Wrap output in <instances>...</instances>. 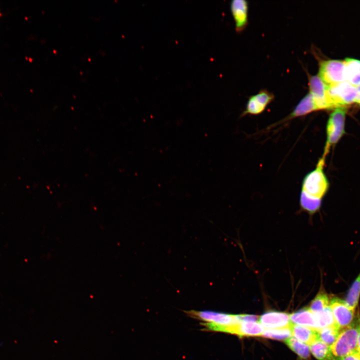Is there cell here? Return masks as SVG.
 I'll return each instance as SVG.
<instances>
[{
    "label": "cell",
    "mask_w": 360,
    "mask_h": 360,
    "mask_svg": "<svg viewBox=\"0 0 360 360\" xmlns=\"http://www.w3.org/2000/svg\"><path fill=\"white\" fill-rule=\"evenodd\" d=\"M358 315L356 320L350 326L342 330L336 340L330 346L336 360H340L358 350Z\"/></svg>",
    "instance_id": "6da1fadb"
},
{
    "label": "cell",
    "mask_w": 360,
    "mask_h": 360,
    "mask_svg": "<svg viewBox=\"0 0 360 360\" xmlns=\"http://www.w3.org/2000/svg\"><path fill=\"white\" fill-rule=\"evenodd\" d=\"M326 157L322 155L318 160L316 168L305 176L302 182V190L321 199L328 191L329 186L328 178L324 172Z\"/></svg>",
    "instance_id": "7a4b0ae2"
},
{
    "label": "cell",
    "mask_w": 360,
    "mask_h": 360,
    "mask_svg": "<svg viewBox=\"0 0 360 360\" xmlns=\"http://www.w3.org/2000/svg\"><path fill=\"white\" fill-rule=\"evenodd\" d=\"M358 96L357 86L346 81L328 86L327 98L330 108L356 102Z\"/></svg>",
    "instance_id": "3957f363"
},
{
    "label": "cell",
    "mask_w": 360,
    "mask_h": 360,
    "mask_svg": "<svg viewBox=\"0 0 360 360\" xmlns=\"http://www.w3.org/2000/svg\"><path fill=\"white\" fill-rule=\"evenodd\" d=\"M346 110L345 107L334 108L330 114L326 125V142L323 155L326 156L330 147L336 144L344 133Z\"/></svg>",
    "instance_id": "277c9868"
},
{
    "label": "cell",
    "mask_w": 360,
    "mask_h": 360,
    "mask_svg": "<svg viewBox=\"0 0 360 360\" xmlns=\"http://www.w3.org/2000/svg\"><path fill=\"white\" fill-rule=\"evenodd\" d=\"M345 63L340 60L320 61L318 76L328 86H332L345 80Z\"/></svg>",
    "instance_id": "5b68a950"
},
{
    "label": "cell",
    "mask_w": 360,
    "mask_h": 360,
    "mask_svg": "<svg viewBox=\"0 0 360 360\" xmlns=\"http://www.w3.org/2000/svg\"><path fill=\"white\" fill-rule=\"evenodd\" d=\"M329 306L336 324L341 330L351 325L355 320L356 310L348 306L344 300L333 297L330 300Z\"/></svg>",
    "instance_id": "8992f818"
},
{
    "label": "cell",
    "mask_w": 360,
    "mask_h": 360,
    "mask_svg": "<svg viewBox=\"0 0 360 360\" xmlns=\"http://www.w3.org/2000/svg\"><path fill=\"white\" fill-rule=\"evenodd\" d=\"M309 93L318 110L330 109L327 98L328 86L318 76L308 74Z\"/></svg>",
    "instance_id": "52a82bcc"
},
{
    "label": "cell",
    "mask_w": 360,
    "mask_h": 360,
    "mask_svg": "<svg viewBox=\"0 0 360 360\" xmlns=\"http://www.w3.org/2000/svg\"><path fill=\"white\" fill-rule=\"evenodd\" d=\"M274 98L272 94L265 90H260L249 98L242 115H256L262 113Z\"/></svg>",
    "instance_id": "ba28073f"
},
{
    "label": "cell",
    "mask_w": 360,
    "mask_h": 360,
    "mask_svg": "<svg viewBox=\"0 0 360 360\" xmlns=\"http://www.w3.org/2000/svg\"><path fill=\"white\" fill-rule=\"evenodd\" d=\"M258 322L266 329H276L290 327L292 323L290 314L282 312H270L258 317Z\"/></svg>",
    "instance_id": "9c48e42d"
},
{
    "label": "cell",
    "mask_w": 360,
    "mask_h": 360,
    "mask_svg": "<svg viewBox=\"0 0 360 360\" xmlns=\"http://www.w3.org/2000/svg\"><path fill=\"white\" fill-rule=\"evenodd\" d=\"M264 329L258 322H242L227 326L222 332L240 336H262Z\"/></svg>",
    "instance_id": "30bf717a"
},
{
    "label": "cell",
    "mask_w": 360,
    "mask_h": 360,
    "mask_svg": "<svg viewBox=\"0 0 360 360\" xmlns=\"http://www.w3.org/2000/svg\"><path fill=\"white\" fill-rule=\"evenodd\" d=\"M230 10L235 22L236 32H240L248 22V4L245 0H234L231 2Z\"/></svg>",
    "instance_id": "8fae6325"
},
{
    "label": "cell",
    "mask_w": 360,
    "mask_h": 360,
    "mask_svg": "<svg viewBox=\"0 0 360 360\" xmlns=\"http://www.w3.org/2000/svg\"><path fill=\"white\" fill-rule=\"evenodd\" d=\"M290 320L292 324L318 330L319 327L315 314L309 308H305L290 314Z\"/></svg>",
    "instance_id": "7c38bea8"
},
{
    "label": "cell",
    "mask_w": 360,
    "mask_h": 360,
    "mask_svg": "<svg viewBox=\"0 0 360 360\" xmlns=\"http://www.w3.org/2000/svg\"><path fill=\"white\" fill-rule=\"evenodd\" d=\"M316 110H318V108L312 96L308 93L300 101L284 120L304 116Z\"/></svg>",
    "instance_id": "4fadbf2b"
},
{
    "label": "cell",
    "mask_w": 360,
    "mask_h": 360,
    "mask_svg": "<svg viewBox=\"0 0 360 360\" xmlns=\"http://www.w3.org/2000/svg\"><path fill=\"white\" fill-rule=\"evenodd\" d=\"M345 80L358 86L360 85V60L346 58L344 60Z\"/></svg>",
    "instance_id": "5bb4252c"
},
{
    "label": "cell",
    "mask_w": 360,
    "mask_h": 360,
    "mask_svg": "<svg viewBox=\"0 0 360 360\" xmlns=\"http://www.w3.org/2000/svg\"><path fill=\"white\" fill-rule=\"evenodd\" d=\"M290 330L294 338L308 346L318 339L316 330L292 324Z\"/></svg>",
    "instance_id": "9a60e30c"
},
{
    "label": "cell",
    "mask_w": 360,
    "mask_h": 360,
    "mask_svg": "<svg viewBox=\"0 0 360 360\" xmlns=\"http://www.w3.org/2000/svg\"><path fill=\"white\" fill-rule=\"evenodd\" d=\"M310 351L318 360H336L330 346L318 339L309 345Z\"/></svg>",
    "instance_id": "2e32d148"
},
{
    "label": "cell",
    "mask_w": 360,
    "mask_h": 360,
    "mask_svg": "<svg viewBox=\"0 0 360 360\" xmlns=\"http://www.w3.org/2000/svg\"><path fill=\"white\" fill-rule=\"evenodd\" d=\"M316 330L318 339L330 346L336 342L341 330L336 324Z\"/></svg>",
    "instance_id": "e0dca14e"
},
{
    "label": "cell",
    "mask_w": 360,
    "mask_h": 360,
    "mask_svg": "<svg viewBox=\"0 0 360 360\" xmlns=\"http://www.w3.org/2000/svg\"><path fill=\"white\" fill-rule=\"evenodd\" d=\"M360 297V272L350 288L346 299V304L350 308L356 310Z\"/></svg>",
    "instance_id": "ac0fdd59"
},
{
    "label": "cell",
    "mask_w": 360,
    "mask_h": 360,
    "mask_svg": "<svg viewBox=\"0 0 360 360\" xmlns=\"http://www.w3.org/2000/svg\"><path fill=\"white\" fill-rule=\"evenodd\" d=\"M286 344L301 358L307 359L310 356V348L308 345L300 342L294 336L284 340Z\"/></svg>",
    "instance_id": "d6986e66"
},
{
    "label": "cell",
    "mask_w": 360,
    "mask_h": 360,
    "mask_svg": "<svg viewBox=\"0 0 360 360\" xmlns=\"http://www.w3.org/2000/svg\"><path fill=\"white\" fill-rule=\"evenodd\" d=\"M300 204L304 210L313 214L319 210L321 205V198L312 196L302 190Z\"/></svg>",
    "instance_id": "ffe728a7"
},
{
    "label": "cell",
    "mask_w": 360,
    "mask_h": 360,
    "mask_svg": "<svg viewBox=\"0 0 360 360\" xmlns=\"http://www.w3.org/2000/svg\"><path fill=\"white\" fill-rule=\"evenodd\" d=\"M329 303L328 294L324 291H320L312 301L308 308L314 314H316L328 308Z\"/></svg>",
    "instance_id": "44dd1931"
},
{
    "label": "cell",
    "mask_w": 360,
    "mask_h": 360,
    "mask_svg": "<svg viewBox=\"0 0 360 360\" xmlns=\"http://www.w3.org/2000/svg\"><path fill=\"white\" fill-rule=\"evenodd\" d=\"M292 332L290 327L276 329L264 330L262 336L278 340H285L290 337Z\"/></svg>",
    "instance_id": "7402d4cb"
},
{
    "label": "cell",
    "mask_w": 360,
    "mask_h": 360,
    "mask_svg": "<svg viewBox=\"0 0 360 360\" xmlns=\"http://www.w3.org/2000/svg\"><path fill=\"white\" fill-rule=\"evenodd\" d=\"M319 329L336 324L332 312L328 306L324 310L315 314Z\"/></svg>",
    "instance_id": "603a6c76"
},
{
    "label": "cell",
    "mask_w": 360,
    "mask_h": 360,
    "mask_svg": "<svg viewBox=\"0 0 360 360\" xmlns=\"http://www.w3.org/2000/svg\"><path fill=\"white\" fill-rule=\"evenodd\" d=\"M340 360H360V352L357 350Z\"/></svg>",
    "instance_id": "cb8c5ba5"
},
{
    "label": "cell",
    "mask_w": 360,
    "mask_h": 360,
    "mask_svg": "<svg viewBox=\"0 0 360 360\" xmlns=\"http://www.w3.org/2000/svg\"><path fill=\"white\" fill-rule=\"evenodd\" d=\"M358 350L360 352V316L358 315Z\"/></svg>",
    "instance_id": "d4e9b609"
},
{
    "label": "cell",
    "mask_w": 360,
    "mask_h": 360,
    "mask_svg": "<svg viewBox=\"0 0 360 360\" xmlns=\"http://www.w3.org/2000/svg\"><path fill=\"white\" fill-rule=\"evenodd\" d=\"M357 88H358V96L356 102L358 104L360 102V85L358 86Z\"/></svg>",
    "instance_id": "484cf974"
},
{
    "label": "cell",
    "mask_w": 360,
    "mask_h": 360,
    "mask_svg": "<svg viewBox=\"0 0 360 360\" xmlns=\"http://www.w3.org/2000/svg\"><path fill=\"white\" fill-rule=\"evenodd\" d=\"M358 104H360V103H359Z\"/></svg>",
    "instance_id": "4316f807"
}]
</instances>
